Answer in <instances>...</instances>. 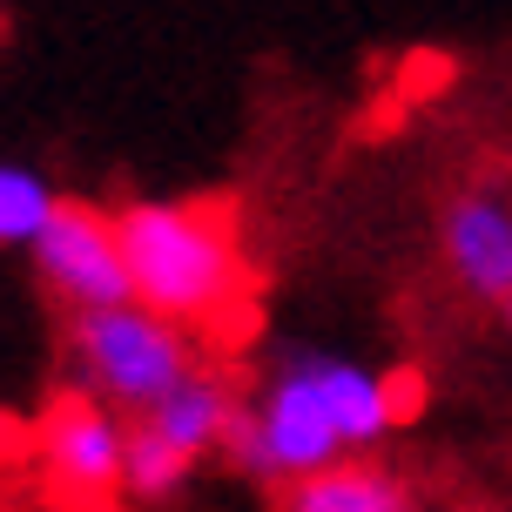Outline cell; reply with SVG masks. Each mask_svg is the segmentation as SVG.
Listing matches in <instances>:
<instances>
[{
  "label": "cell",
  "instance_id": "cell-1",
  "mask_svg": "<svg viewBox=\"0 0 512 512\" xmlns=\"http://www.w3.org/2000/svg\"><path fill=\"white\" fill-rule=\"evenodd\" d=\"M398 425L405 418L391 398V364L378 371V364L337 358L317 344H283L256 398L236 405L216 459L263 486H297L344 459H371V445Z\"/></svg>",
  "mask_w": 512,
  "mask_h": 512
},
{
  "label": "cell",
  "instance_id": "cell-2",
  "mask_svg": "<svg viewBox=\"0 0 512 512\" xmlns=\"http://www.w3.org/2000/svg\"><path fill=\"white\" fill-rule=\"evenodd\" d=\"M128 256L135 304L169 317L176 331L189 324H223L250 304V263L236 243L230 203H189V196H142L115 209Z\"/></svg>",
  "mask_w": 512,
  "mask_h": 512
},
{
  "label": "cell",
  "instance_id": "cell-3",
  "mask_svg": "<svg viewBox=\"0 0 512 512\" xmlns=\"http://www.w3.org/2000/svg\"><path fill=\"white\" fill-rule=\"evenodd\" d=\"M68 371H75L81 398L142 418L182 378H196V344L189 331H176L169 317L142 304L88 310V317H68Z\"/></svg>",
  "mask_w": 512,
  "mask_h": 512
},
{
  "label": "cell",
  "instance_id": "cell-4",
  "mask_svg": "<svg viewBox=\"0 0 512 512\" xmlns=\"http://www.w3.org/2000/svg\"><path fill=\"white\" fill-rule=\"evenodd\" d=\"M34 277L68 317L88 310H122L135 304V283H128V256H122V230H115V209L75 203L61 196L54 223L34 243Z\"/></svg>",
  "mask_w": 512,
  "mask_h": 512
},
{
  "label": "cell",
  "instance_id": "cell-5",
  "mask_svg": "<svg viewBox=\"0 0 512 512\" xmlns=\"http://www.w3.org/2000/svg\"><path fill=\"white\" fill-rule=\"evenodd\" d=\"M438 256L445 277L472 304L506 310L512 297V169H479L459 176L438 209Z\"/></svg>",
  "mask_w": 512,
  "mask_h": 512
},
{
  "label": "cell",
  "instance_id": "cell-6",
  "mask_svg": "<svg viewBox=\"0 0 512 512\" xmlns=\"http://www.w3.org/2000/svg\"><path fill=\"white\" fill-rule=\"evenodd\" d=\"M41 459L75 512H115V499H128V418L81 391H61L41 411Z\"/></svg>",
  "mask_w": 512,
  "mask_h": 512
},
{
  "label": "cell",
  "instance_id": "cell-7",
  "mask_svg": "<svg viewBox=\"0 0 512 512\" xmlns=\"http://www.w3.org/2000/svg\"><path fill=\"white\" fill-rule=\"evenodd\" d=\"M277 512H418V486L398 465L344 459L331 472L297 479V486H277Z\"/></svg>",
  "mask_w": 512,
  "mask_h": 512
},
{
  "label": "cell",
  "instance_id": "cell-8",
  "mask_svg": "<svg viewBox=\"0 0 512 512\" xmlns=\"http://www.w3.org/2000/svg\"><path fill=\"white\" fill-rule=\"evenodd\" d=\"M236 405H243V391H236V384L196 371V378H182L155 411H142L135 425H149L155 438H169V445H176L182 459L203 465V459H216V452H223V432H230Z\"/></svg>",
  "mask_w": 512,
  "mask_h": 512
},
{
  "label": "cell",
  "instance_id": "cell-9",
  "mask_svg": "<svg viewBox=\"0 0 512 512\" xmlns=\"http://www.w3.org/2000/svg\"><path fill=\"white\" fill-rule=\"evenodd\" d=\"M54 182L41 169H27V162H0V250H34L41 230L54 223Z\"/></svg>",
  "mask_w": 512,
  "mask_h": 512
},
{
  "label": "cell",
  "instance_id": "cell-10",
  "mask_svg": "<svg viewBox=\"0 0 512 512\" xmlns=\"http://www.w3.org/2000/svg\"><path fill=\"white\" fill-rule=\"evenodd\" d=\"M189 472H196V459H182L169 438H155L149 425H128V499L162 506L189 486Z\"/></svg>",
  "mask_w": 512,
  "mask_h": 512
},
{
  "label": "cell",
  "instance_id": "cell-11",
  "mask_svg": "<svg viewBox=\"0 0 512 512\" xmlns=\"http://www.w3.org/2000/svg\"><path fill=\"white\" fill-rule=\"evenodd\" d=\"M499 317H506V331H512V297H506V310H499Z\"/></svg>",
  "mask_w": 512,
  "mask_h": 512
},
{
  "label": "cell",
  "instance_id": "cell-12",
  "mask_svg": "<svg viewBox=\"0 0 512 512\" xmlns=\"http://www.w3.org/2000/svg\"><path fill=\"white\" fill-rule=\"evenodd\" d=\"M465 512H486V506H465Z\"/></svg>",
  "mask_w": 512,
  "mask_h": 512
}]
</instances>
